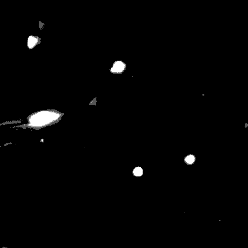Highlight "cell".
I'll use <instances>...</instances> for the list:
<instances>
[{"label":"cell","mask_w":248,"mask_h":248,"mask_svg":"<svg viewBox=\"0 0 248 248\" xmlns=\"http://www.w3.org/2000/svg\"><path fill=\"white\" fill-rule=\"evenodd\" d=\"M194 161H195V158H194V156H193V155L189 156L185 159L186 162L187 163H188V164H192V163H194Z\"/></svg>","instance_id":"4"},{"label":"cell","mask_w":248,"mask_h":248,"mask_svg":"<svg viewBox=\"0 0 248 248\" xmlns=\"http://www.w3.org/2000/svg\"><path fill=\"white\" fill-rule=\"evenodd\" d=\"M125 65L121 62H117L114 64L113 67L111 69V71H113L114 72L119 73L121 72L125 69Z\"/></svg>","instance_id":"3"},{"label":"cell","mask_w":248,"mask_h":248,"mask_svg":"<svg viewBox=\"0 0 248 248\" xmlns=\"http://www.w3.org/2000/svg\"><path fill=\"white\" fill-rule=\"evenodd\" d=\"M6 248V247H3V248Z\"/></svg>","instance_id":"6"},{"label":"cell","mask_w":248,"mask_h":248,"mask_svg":"<svg viewBox=\"0 0 248 248\" xmlns=\"http://www.w3.org/2000/svg\"><path fill=\"white\" fill-rule=\"evenodd\" d=\"M60 116V114L55 111H39L31 114L27 118L28 123L16 127L38 130L54 123L59 119Z\"/></svg>","instance_id":"1"},{"label":"cell","mask_w":248,"mask_h":248,"mask_svg":"<svg viewBox=\"0 0 248 248\" xmlns=\"http://www.w3.org/2000/svg\"><path fill=\"white\" fill-rule=\"evenodd\" d=\"M40 39L38 37L34 36H30L28 38V46L29 49H33L39 43Z\"/></svg>","instance_id":"2"},{"label":"cell","mask_w":248,"mask_h":248,"mask_svg":"<svg viewBox=\"0 0 248 248\" xmlns=\"http://www.w3.org/2000/svg\"><path fill=\"white\" fill-rule=\"evenodd\" d=\"M134 174L136 176H141L143 174V170L141 168H136L133 171Z\"/></svg>","instance_id":"5"}]
</instances>
